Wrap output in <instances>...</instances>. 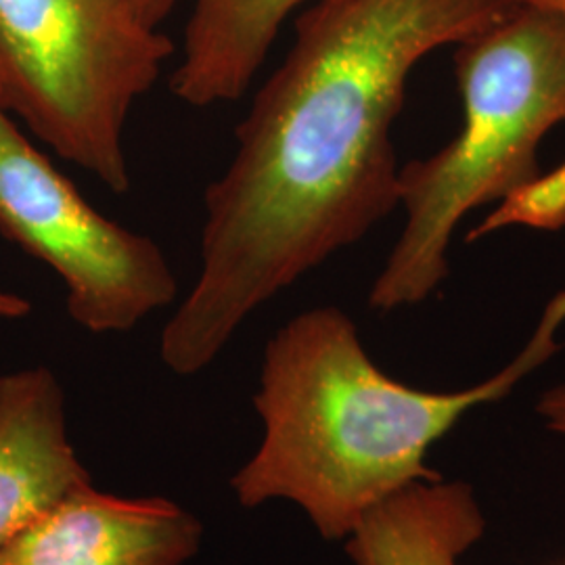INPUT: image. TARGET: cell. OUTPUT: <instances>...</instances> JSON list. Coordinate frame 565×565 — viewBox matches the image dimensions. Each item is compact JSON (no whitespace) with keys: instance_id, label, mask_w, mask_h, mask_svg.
<instances>
[{"instance_id":"cell-1","label":"cell","mask_w":565,"mask_h":565,"mask_svg":"<svg viewBox=\"0 0 565 565\" xmlns=\"http://www.w3.org/2000/svg\"><path fill=\"white\" fill-rule=\"evenodd\" d=\"M518 0H312L281 65L205 189L202 268L163 327L182 377L214 363L260 306L398 207L392 141L413 70L507 18Z\"/></svg>"},{"instance_id":"cell-2","label":"cell","mask_w":565,"mask_h":565,"mask_svg":"<svg viewBox=\"0 0 565 565\" xmlns=\"http://www.w3.org/2000/svg\"><path fill=\"white\" fill-rule=\"evenodd\" d=\"M564 327L562 289L501 371L461 390L434 392L380 369L340 308L303 310L266 343L254 394L263 443L231 478L237 503H294L324 541H343L387 497L440 476L427 465L434 445L551 363Z\"/></svg>"},{"instance_id":"cell-3","label":"cell","mask_w":565,"mask_h":565,"mask_svg":"<svg viewBox=\"0 0 565 565\" xmlns=\"http://www.w3.org/2000/svg\"><path fill=\"white\" fill-rule=\"evenodd\" d=\"M463 124L436 153L401 166V237L369 291L375 312L431 298L450 275L465 216L541 174L539 149L565 124V15L520 2L457 44Z\"/></svg>"},{"instance_id":"cell-4","label":"cell","mask_w":565,"mask_h":565,"mask_svg":"<svg viewBox=\"0 0 565 565\" xmlns=\"http://www.w3.org/2000/svg\"><path fill=\"white\" fill-rule=\"evenodd\" d=\"M172 53L130 0H0V107L124 195L126 121Z\"/></svg>"},{"instance_id":"cell-5","label":"cell","mask_w":565,"mask_h":565,"mask_svg":"<svg viewBox=\"0 0 565 565\" xmlns=\"http://www.w3.org/2000/svg\"><path fill=\"white\" fill-rule=\"evenodd\" d=\"M0 233L65 282L72 321L126 333L177 300L162 247L99 214L0 107Z\"/></svg>"},{"instance_id":"cell-6","label":"cell","mask_w":565,"mask_h":565,"mask_svg":"<svg viewBox=\"0 0 565 565\" xmlns=\"http://www.w3.org/2000/svg\"><path fill=\"white\" fill-rule=\"evenodd\" d=\"M202 539V522L174 501L84 482L2 546L0 565H184Z\"/></svg>"},{"instance_id":"cell-7","label":"cell","mask_w":565,"mask_h":565,"mask_svg":"<svg viewBox=\"0 0 565 565\" xmlns=\"http://www.w3.org/2000/svg\"><path fill=\"white\" fill-rule=\"evenodd\" d=\"M90 482L67 436L65 394L49 366L0 377V548L76 486Z\"/></svg>"},{"instance_id":"cell-8","label":"cell","mask_w":565,"mask_h":565,"mask_svg":"<svg viewBox=\"0 0 565 565\" xmlns=\"http://www.w3.org/2000/svg\"><path fill=\"white\" fill-rule=\"evenodd\" d=\"M486 530L476 488L440 473L366 511L343 543L354 565H463Z\"/></svg>"},{"instance_id":"cell-9","label":"cell","mask_w":565,"mask_h":565,"mask_svg":"<svg viewBox=\"0 0 565 565\" xmlns=\"http://www.w3.org/2000/svg\"><path fill=\"white\" fill-rule=\"evenodd\" d=\"M312 0H195L170 90L191 107L242 99L285 21Z\"/></svg>"},{"instance_id":"cell-10","label":"cell","mask_w":565,"mask_h":565,"mask_svg":"<svg viewBox=\"0 0 565 565\" xmlns=\"http://www.w3.org/2000/svg\"><path fill=\"white\" fill-rule=\"evenodd\" d=\"M499 205L488 212L482 223L467 235V242H480L505 228H532L555 233L565 228V160L507 193Z\"/></svg>"},{"instance_id":"cell-11","label":"cell","mask_w":565,"mask_h":565,"mask_svg":"<svg viewBox=\"0 0 565 565\" xmlns=\"http://www.w3.org/2000/svg\"><path fill=\"white\" fill-rule=\"evenodd\" d=\"M536 415L551 436L565 443V382L543 392L536 403Z\"/></svg>"},{"instance_id":"cell-12","label":"cell","mask_w":565,"mask_h":565,"mask_svg":"<svg viewBox=\"0 0 565 565\" xmlns=\"http://www.w3.org/2000/svg\"><path fill=\"white\" fill-rule=\"evenodd\" d=\"M130 4L139 11L142 20L156 28H160L163 18L172 11L174 0H130Z\"/></svg>"},{"instance_id":"cell-13","label":"cell","mask_w":565,"mask_h":565,"mask_svg":"<svg viewBox=\"0 0 565 565\" xmlns=\"http://www.w3.org/2000/svg\"><path fill=\"white\" fill-rule=\"evenodd\" d=\"M30 312H32V303L28 302L25 298L0 289V319L15 321V319L28 317Z\"/></svg>"},{"instance_id":"cell-14","label":"cell","mask_w":565,"mask_h":565,"mask_svg":"<svg viewBox=\"0 0 565 565\" xmlns=\"http://www.w3.org/2000/svg\"><path fill=\"white\" fill-rule=\"evenodd\" d=\"M518 2L543 7V9H551V11H557V13H564L565 15V0H518Z\"/></svg>"}]
</instances>
